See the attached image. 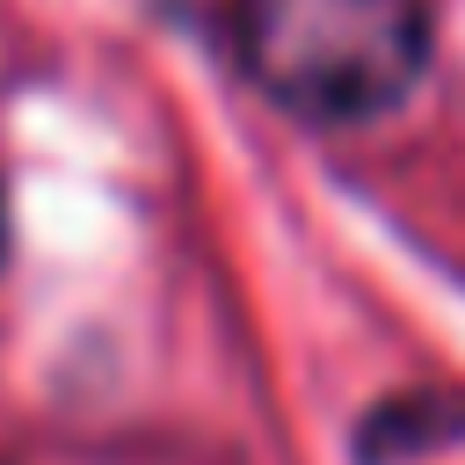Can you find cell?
Returning a JSON list of instances; mask_svg holds the SVG:
<instances>
[{
    "mask_svg": "<svg viewBox=\"0 0 465 465\" xmlns=\"http://www.w3.org/2000/svg\"><path fill=\"white\" fill-rule=\"evenodd\" d=\"M429 44V0H232L247 80L305 124L385 116L421 80Z\"/></svg>",
    "mask_w": 465,
    "mask_h": 465,
    "instance_id": "1",
    "label": "cell"
},
{
    "mask_svg": "<svg viewBox=\"0 0 465 465\" xmlns=\"http://www.w3.org/2000/svg\"><path fill=\"white\" fill-rule=\"evenodd\" d=\"M0 262H7V211H0Z\"/></svg>",
    "mask_w": 465,
    "mask_h": 465,
    "instance_id": "2",
    "label": "cell"
}]
</instances>
